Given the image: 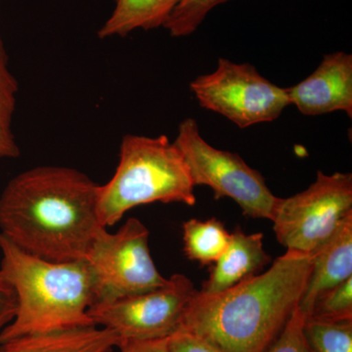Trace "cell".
<instances>
[{
    "mask_svg": "<svg viewBox=\"0 0 352 352\" xmlns=\"http://www.w3.org/2000/svg\"><path fill=\"white\" fill-rule=\"evenodd\" d=\"M17 78L9 68V57L0 38V157L16 159L21 155L12 131V119L17 102Z\"/></svg>",
    "mask_w": 352,
    "mask_h": 352,
    "instance_id": "cell-16",
    "label": "cell"
},
{
    "mask_svg": "<svg viewBox=\"0 0 352 352\" xmlns=\"http://www.w3.org/2000/svg\"><path fill=\"white\" fill-rule=\"evenodd\" d=\"M289 104L302 115L320 116L342 111L352 118V55H325L314 73L286 88Z\"/></svg>",
    "mask_w": 352,
    "mask_h": 352,
    "instance_id": "cell-10",
    "label": "cell"
},
{
    "mask_svg": "<svg viewBox=\"0 0 352 352\" xmlns=\"http://www.w3.org/2000/svg\"><path fill=\"white\" fill-rule=\"evenodd\" d=\"M195 184L182 153L166 135L126 134L113 177L99 185L97 215L101 226L117 224L131 208L148 204H196Z\"/></svg>",
    "mask_w": 352,
    "mask_h": 352,
    "instance_id": "cell-4",
    "label": "cell"
},
{
    "mask_svg": "<svg viewBox=\"0 0 352 352\" xmlns=\"http://www.w3.org/2000/svg\"><path fill=\"white\" fill-rule=\"evenodd\" d=\"M183 251L201 266H212L230 244L231 233L220 220L192 219L183 223Z\"/></svg>",
    "mask_w": 352,
    "mask_h": 352,
    "instance_id": "cell-15",
    "label": "cell"
},
{
    "mask_svg": "<svg viewBox=\"0 0 352 352\" xmlns=\"http://www.w3.org/2000/svg\"><path fill=\"white\" fill-rule=\"evenodd\" d=\"M17 310L15 293L0 280V332L13 320Z\"/></svg>",
    "mask_w": 352,
    "mask_h": 352,
    "instance_id": "cell-22",
    "label": "cell"
},
{
    "mask_svg": "<svg viewBox=\"0 0 352 352\" xmlns=\"http://www.w3.org/2000/svg\"><path fill=\"white\" fill-rule=\"evenodd\" d=\"M120 344L113 331L94 325L25 336L0 347L4 352H110Z\"/></svg>",
    "mask_w": 352,
    "mask_h": 352,
    "instance_id": "cell-13",
    "label": "cell"
},
{
    "mask_svg": "<svg viewBox=\"0 0 352 352\" xmlns=\"http://www.w3.org/2000/svg\"><path fill=\"white\" fill-rule=\"evenodd\" d=\"M85 261L94 277V305L140 295L168 283L153 261L149 230L138 219L126 220L116 233L102 228Z\"/></svg>",
    "mask_w": 352,
    "mask_h": 352,
    "instance_id": "cell-6",
    "label": "cell"
},
{
    "mask_svg": "<svg viewBox=\"0 0 352 352\" xmlns=\"http://www.w3.org/2000/svg\"><path fill=\"white\" fill-rule=\"evenodd\" d=\"M0 352H4L3 351H2L1 347H0Z\"/></svg>",
    "mask_w": 352,
    "mask_h": 352,
    "instance_id": "cell-24",
    "label": "cell"
},
{
    "mask_svg": "<svg viewBox=\"0 0 352 352\" xmlns=\"http://www.w3.org/2000/svg\"><path fill=\"white\" fill-rule=\"evenodd\" d=\"M192 92L206 110L223 116L241 129L270 122L289 104L286 88L278 87L249 63L220 58L212 74L190 83Z\"/></svg>",
    "mask_w": 352,
    "mask_h": 352,
    "instance_id": "cell-8",
    "label": "cell"
},
{
    "mask_svg": "<svg viewBox=\"0 0 352 352\" xmlns=\"http://www.w3.org/2000/svg\"><path fill=\"white\" fill-rule=\"evenodd\" d=\"M303 333L311 352H352V320L305 317Z\"/></svg>",
    "mask_w": 352,
    "mask_h": 352,
    "instance_id": "cell-17",
    "label": "cell"
},
{
    "mask_svg": "<svg viewBox=\"0 0 352 352\" xmlns=\"http://www.w3.org/2000/svg\"><path fill=\"white\" fill-rule=\"evenodd\" d=\"M352 277V214L311 254V267L298 308L305 317L324 294Z\"/></svg>",
    "mask_w": 352,
    "mask_h": 352,
    "instance_id": "cell-11",
    "label": "cell"
},
{
    "mask_svg": "<svg viewBox=\"0 0 352 352\" xmlns=\"http://www.w3.org/2000/svg\"><path fill=\"white\" fill-rule=\"evenodd\" d=\"M310 316L331 321L352 320V277L324 294Z\"/></svg>",
    "mask_w": 352,
    "mask_h": 352,
    "instance_id": "cell-19",
    "label": "cell"
},
{
    "mask_svg": "<svg viewBox=\"0 0 352 352\" xmlns=\"http://www.w3.org/2000/svg\"><path fill=\"white\" fill-rule=\"evenodd\" d=\"M197 289L182 274L173 275L161 288L88 309L95 325L113 331L120 344L127 340L166 339L182 326Z\"/></svg>",
    "mask_w": 352,
    "mask_h": 352,
    "instance_id": "cell-9",
    "label": "cell"
},
{
    "mask_svg": "<svg viewBox=\"0 0 352 352\" xmlns=\"http://www.w3.org/2000/svg\"><path fill=\"white\" fill-rule=\"evenodd\" d=\"M173 143L182 153L195 186L210 187L217 200L232 199L245 217L272 221L280 198L270 191L261 173L240 155L208 144L201 138L195 119L183 120Z\"/></svg>",
    "mask_w": 352,
    "mask_h": 352,
    "instance_id": "cell-5",
    "label": "cell"
},
{
    "mask_svg": "<svg viewBox=\"0 0 352 352\" xmlns=\"http://www.w3.org/2000/svg\"><path fill=\"white\" fill-rule=\"evenodd\" d=\"M0 280L15 293V317L0 344L25 336L94 326V277L87 261L54 263L23 251L0 234ZM97 326V325H96Z\"/></svg>",
    "mask_w": 352,
    "mask_h": 352,
    "instance_id": "cell-3",
    "label": "cell"
},
{
    "mask_svg": "<svg viewBox=\"0 0 352 352\" xmlns=\"http://www.w3.org/2000/svg\"><path fill=\"white\" fill-rule=\"evenodd\" d=\"M271 263L263 247V234H245L239 226L231 233L226 252L210 267V277L199 293L217 295L258 274Z\"/></svg>",
    "mask_w": 352,
    "mask_h": 352,
    "instance_id": "cell-12",
    "label": "cell"
},
{
    "mask_svg": "<svg viewBox=\"0 0 352 352\" xmlns=\"http://www.w3.org/2000/svg\"><path fill=\"white\" fill-rule=\"evenodd\" d=\"M99 185L82 171L43 166L14 177L0 196V234L32 256L85 261L102 228Z\"/></svg>",
    "mask_w": 352,
    "mask_h": 352,
    "instance_id": "cell-1",
    "label": "cell"
},
{
    "mask_svg": "<svg viewBox=\"0 0 352 352\" xmlns=\"http://www.w3.org/2000/svg\"><path fill=\"white\" fill-rule=\"evenodd\" d=\"M168 349L170 352H222L200 336L180 328L168 338Z\"/></svg>",
    "mask_w": 352,
    "mask_h": 352,
    "instance_id": "cell-21",
    "label": "cell"
},
{
    "mask_svg": "<svg viewBox=\"0 0 352 352\" xmlns=\"http://www.w3.org/2000/svg\"><path fill=\"white\" fill-rule=\"evenodd\" d=\"M227 1L229 0H180L164 28L173 38L190 36L212 9Z\"/></svg>",
    "mask_w": 352,
    "mask_h": 352,
    "instance_id": "cell-18",
    "label": "cell"
},
{
    "mask_svg": "<svg viewBox=\"0 0 352 352\" xmlns=\"http://www.w3.org/2000/svg\"><path fill=\"white\" fill-rule=\"evenodd\" d=\"M305 319L296 307L279 337L265 352H311L303 333Z\"/></svg>",
    "mask_w": 352,
    "mask_h": 352,
    "instance_id": "cell-20",
    "label": "cell"
},
{
    "mask_svg": "<svg viewBox=\"0 0 352 352\" xmlns=\"http://www.w3.org/2000/svg\"><path fill=\"white\" fill-rule=\"evenodd\" d=\"M351 214V173L327 175L319 170L316 180L302 193L280 198L273 228L287 250L311 254Z\"/></svg>",
    "mask_w": 352,
    "mask_h": 352,
    "instance_id": "cell-7",
    "label": "cell"
},
{
    "mask_svg": "<svg viewBox=\"0 0 352 352\" xmlns=\"http://www.w3.org/2000/svg\"><path fill=\"white\" fill-rule=\"evenodd\" d=\"M115 8L99 29V38L126 36L135 30L164 27L180 0H113Z\"/></svg>",
    "mask_w": 352,
    "mask_h": 352,
    "instance_id": "cell-14",
    "label": "cell"
},
{
    "mask_svg": "<svg viewBox=\"0 0 352 352\" xmlns=\"http://www.w3.org/2000/svg\"><path fill=\"white\" fill-rule=\"evenodd\" d=\"M120 352H170L168 338L148 340H127L119 346Z\"/></svg>",
    "mask_w": 352,
    "mask_h": 352,
    "instance_id": "cell-23",
    "label": "cell"
},
{
    "mask_svg": "<svg viewBox=\"0 0 352 352\" xmlns=\"http://www.w3.org/2000/svg\"><path fill=\"white\" fill-rule=\"evenodd\" d=\"M311 267V254L287 250L263 274L217 295L196 292L180 329L222 352H265L295 311Z\"/></svg>",
    "mask_w": 352,
    "mask_h": 352,
    "instance_id": "cell-2",
    "label": "cell"
}]
</instances>
